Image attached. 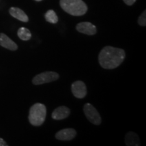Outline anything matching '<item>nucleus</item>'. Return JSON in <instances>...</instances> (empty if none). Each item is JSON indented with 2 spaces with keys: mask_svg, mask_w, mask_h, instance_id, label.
Returning <instances> with one entry per match:
<instances>
[{
  "mask_svg": "<svg viewBox=\"0 0 146 146\" xmlns=\"http://www.w3.org/2000/svg\"><path fill=\"white\" fill-rule=\"evenodd\" d=\"M18 36L23 41H29L31 38V33L28 29L21 27L18 31Z\"/></svg>",
  "mask_w": 146,
  "mask_h": 146,
  "instance_id": "13",
  "label": "nucleus"
},
{
  "mask_svg": "<svg viewBox=\"0 0 146 146\" xmlns=\"http://www.w3.org/2000/svg\"><path fill=\"white\" fill-rule=\"evenodd\" d=\"M125 143L127 145H139V139L137 135L134 132H129L126 135L125 137Z\"/></svg>",
  "mask_w": 146,
  "mask_h": 146,
  "instance_id": "12",
  "label": "nucleus"
},
{
  "mask_svg": "<svg viewBox=\"0 0 146 146\" xmlns=\"http://www.w3.org/2000/svg\"><path fill=\"white\" fill-rule=\"evenodd\" d=\"M125 52L123 49L112 46H106L99 54V62L104 69H114L121 64L125 58Z\"/></svg>",
  "mask_w": 146,
  "mask_h": 146,
  "instance_id": "1",
  "label": "nucleus"
},
{
  "mask_svg": "<svg viewBox=\"0 0 146 146\" xmlns=\"http://www.w3.org/2000/svg\"><path fill=\"white\" fill-rule=\"evenodd\" d=\"M138 24L141 27H145L146 25V12L145 10L140 15L138 18Z\"/></svg>",
  "mask_w": 146,
  "mask_h": 146,
  "instance_id": "15",
  "label": "nucleus"
},
{
  "mask_svg": "<svg viewBox=\"0 0 146 146\" xmlns=\"http://www.w3.org/2000/svg\"><path fill=\"white\" fill-rule=\"evenodd\" d=\"M45 18L47 22L52 24H56L58 22V18L56 12L53 10H48L45 14Z\"/></svg>",
  "mask_w": 146,
  "mask_h": 146,
  "instance_id": "14",
  "label": "nucleus"
},
{
  "mask_svg": "<svg viewBox=\"0 0 146 146\" xmlns=\"http://www.w3.org/2000/svg\"><path fill=\"white\" fill-rule=\"evenodd\" d=\"M35 1H42V0H35Z\"/></svg>",
  "mask_w": 146,
  "mask_h": 146,
  "instance_id": "18",
  "label": "nucleus"
},
{
  "mask_svg": "<svg viewBox=\"0 0 146 146\" xmlns=\"http://www.w3.org/2000/svg\"><path fill=\"white\" fill-rule=\"evenodd\" d=\"M76 29L77 31L87 35H94L97 32L96 26L89 22H83L78 23L76 25Z\"/></svg>",
  "mask_w": 146,
  "mask_h": 146,
  "instance_id": "7",
  "label": "nucleus"
},
{
  "mask_svg": "<svg viewBox=\"0 0 146 146\" xmlns=\"http://www.w3.org/2000/svg\"><path fill=\"white\" fill-rule=\"evenodd\" d=\"M72 94L78 99L84 98L87 95V87L85 84L81 81L74 82L71 86Z\"/></svg>",
  "mask_w": 146,
  "mask_h": 146,
  "instance_id": "6",
  "label": "nucleus"
},
{
  "mask_svg": "<svg viewBox=\"0 0 146 146\" xmlns=\"http://www.w3.org/2000/svg\"><path fill=\"white\" fill-rule=\"evenodd\" d=\"M7 145H8V144H7L6 142H5L2 138H0V146H7Z\"/></svg>",
  "mask_w": 146,
  "mask_h": 146,
  "instance_id": "17",
  "label": "nucleus"
},
{
  "mask_svg": "<svg viewBox=\"0 0 146 146\" xmlns=\"http://www.w3.org/2000/svg\"><path fill=\"white\" fill-rule=\"evenodd\" d=\"M70 114V109L66 106H60L54 110L52 114V117L54 120H63L67 118Z\"/></svg>",
  "mask_w": 146,
  "mask_h": 146,
  "instance_id": "9",
  "label": "nucleus"
},
{
  "mask_svg": "<svg viewBox=\"0 0 146 146\" xmlns=\"http://www.w3.org/2000/svg\"><path fill=\"white\" fill-rule=\"evenodd\" d=\"M10 14L12 16L16 19L19 20L24 23H27L29 21V17L25 13L23 10L18 8H15V7H12L10 9Z\"/></svg>",
  "mask_w": 146,
  "mask_h": 146,
  "instance_id": "11",
  "label": "nucleus"
},
{
  "mask_svg": "<svg viewBox=\"0 0 146 146\" xmlns=\"http://www.w3.org/2000/svg\"><path fill=\"white\" fill-rule=\"evenodd\" d=\"M76 131L74 129L68 128L58 131L56 134V138L61 141H70L75 137Z\"/></svg>",
  "mask_w": 146,
  "mask_h": 146,
  "instance_id": "8",
  "label": "nucleus"
},
{
  "mask_svg": "<svg viewBox=\"0 0 146 146\" xmlns=\"http://www.w3.org/2000/svg\"><path fill=\"white\" fill-rule=\"evenodd\" d=\"M83 110L89 122L96 125H100L101 124L102 120L100 114L91 104H85L84 106Z\"/></svg>",
  "mask_w": 146,
  "mask_h": 146,
  "instance_id": "5",
  "label": "nucleus"
},
{
  "mask_svg": "<svg viewBox=\"0 0 146 146\" xmlns=\"http://www.w3.org/2000/svg\"><path fill=\"white\" fill-rule=\"evenodd\" d=\"M46 107L40 103H36L30 108L29 120L32 125L35 127L41 126L45 122L46 118Z\"/></svg>",
  "mask_w": 146,
  "mask_h": 146,
  "instance_id": "3",
  "label": "nucleus"
},
{
  "mask_svg": "<svg viewBox=\"0 0 146 146\" xmlns=\"http://www.w3.org/2000/svg\"><path fill=\"white\" fill-rule=\"evenodd\" d=\"M60 4L66 12L75 16L84 15L88 9L83 0H60Z\"/></svg>",
  "mask_w": 146,
  "mask_h": 146,
  "instance_id": "2",
  "label": "nucleus"
},
{
  "mask_svg": "<svg viewBox=\"0 0 146 146\" xmlns=\"http://www.w3.org/2000/svg\"><path fill=\"white\" fill-rule=\"evenodd\" d=\"M124 2H125L126 4L128 5H132L135 3L136 0H123Z\"/></svg>",
  "mask_w": 146,
  "mask_h": 146,
  "instance_id": "16",
  "label": "nucleus"
},
{
  "mask_svg": "<svg viewBox=\"0 0 146 146\" xmlns=\"http://www.w3.org/2000/svg\"><path fill=\"white\" fill-rule=\"evenodd\" d=\"M59 78L58 73L47 71V72H42L36 75L33 79V83L35 85H43L45 83H51V82L57 81Z\"/></svg>",
  "mask_w": 146,
  "mask_h": 146,
  "instance_id": "4",
  "label": "nucleus"
},
{
  "mask_svg": "<svg viewBox=\"0 0 146 146\" xmlns=\"http://www.w3.org/2000/svg\"><path fill=\"white\" fill-rule=\"evenodd\" d=\"M0 45L12 51H15L18 49V45L15 42L3 33H0Z\"/></svg>",
  "mask_w": 146,
  "mask_h": 146,
  "instance_id": "10",
  "label": "nucleus"
}]
</instances>
